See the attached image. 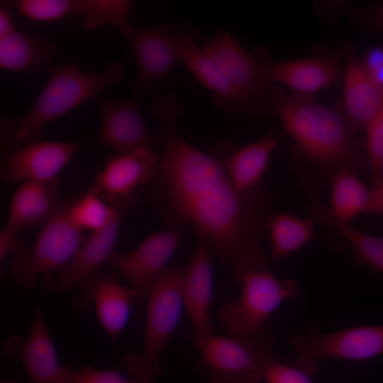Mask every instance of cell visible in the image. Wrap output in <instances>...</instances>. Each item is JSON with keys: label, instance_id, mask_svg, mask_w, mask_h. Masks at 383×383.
I'll return each mask as SVG.
<instances>
[{"label": "cell", "instance_id": "f546056e", "mask_svg": "<svg viewBox=\"0 0 383 383\" xmlns=\"http://www.w3.org/2000/svg\"><path fill=\"white\" fill-rule=\"evenodd\" d=\"M10 4L30 20L53 22L72 13L74 0H18Z\"/></svg>", "mask_w": 383, "mask_h": 383}, {"label": "cell", "instance_id": "30bf717a", "mask_svg": "<svg viewBox=\"0 0 383 383\" xmlns=\"http://www.w3.org/2000/svg\"><path fill=\"white\" fill-rule=\"evenodd\" d=\"M136 192L131 196L116 199L114 211L109 221L100 229L92 231L84 240L74 257L55 275H48L42 280V287L56 294L70 289L89 272L104 263L113 252L121 223L125 214L135 204Z\"/></svg>", "mask_w": 383, "mask_h": 383}, {"label": "cell", "instance_id": "52a82bcc", "mask_svg": "<svg viewBox=\"0 0 383 383\" xmlns=\"http://www.w3.org/2000/svg\"><path fill=\"white\" fill-rule=\"evenodd\" d=\"M240 296L228 301L220 313L229 335L248 338L264 328V324L287 300L297 299L301 292L292 279H280L266 269L245 274Z\"/></svg>", "mask_w": 383, "mask_h": 383}, {"label": "cell", "instance_id": "7402d4cb", "mask_svg": "<svg viewBox=\"0 0 383 383\" xmlns=\"http://www.w3.org/2000/svg\"><path fill=\"white\" fill-rule=\"evenodd\" d=\"M59 181H27L13 194L6 226L20 233L25 228L43 225L54 211Z\"/></svg>", "mask_w": 383, "mask_h": 383}, {"label": "cell", "instance_id": "8992f818", "mask_svg": "<svg viewBox=\"0 0 383 383\" xmlns=\"http://www.w3.org/2000/svg\"><path fill=\"white\" fill-rule=\"evenodd\" d=\"M73 199L60 198L51 216L42 225L31 250L23 257H13L11 274L23 288L32 289L39 276L62 269L84 241L82 231L70 216Z\"/></svg>", "mask_w": 383, "mask_h": 383}, {"label": "cell", "instance_id": "d6a6232c", "mask_svg": "<svg viewBox=\"0 0 383 383\" xmlns=\"http://www.w3.org/2000/svg\"><path fill=\"white\" fill-rule=\"evenodd\" d=\"M265 383H313L310 376L297 368L278 362L276 359L267 367L265 376Z\"/></svg>", "mask_w": 383, "mask_h": 383}, {"label": "cell", "instance_id": "e575fe53", "mask_svg": "<svg viewBox=\"0 0 383 383\" xmlns=\"http://www.w3.org/2000/svg\"><path fill=\"white\" fill-rule=\"evenodd\" d=\"M364 64L374 82L383 94V48L378 47L369 50Z\"/></svg>", "mask_w": 383, "mask_h": 383}, {"label": "cell", "instance_id": "2e32d148", "mask_svg": "<svg viewBox=\"0 0 383 383\" xmlns=\"http://www.w3.org/2000/svg\"><path fill=\"white\" fill-rule=\"evenodd\" d=\"M4 351L22 363L30 383H64L63 366L60 365L40 309L34 311L26 339L18 335L11 336L4 343Z\"/></svg>", "mask_w": 383, "mask_h": 383}, {"label": "cell", "instance_id": "603a6c76", "mask_svg": "<svg viewBox=\"0 0 383 383\" xmlns=\"http://www.w3.org/2000/svg\"><path fill=\"white\" fill-rule=\"evenodd\" d=\"M57 52L56 45L45 35L16 29L0 37V67L12 72L32 74L48 70Z\"/></svg>", "mask_w": 383, "mask_h": 383}, {"label": "cell", "instance_id": "836d02e7", "mask_svg": "<svg viewBox=\"0 0 383 383\" xmlns=\"http://www.w3.org/2000/svg\"><path fill=\"white\" fill-rule=\"evenodd\" d=\"M19 232L6 226L0 232V261L13 252L15 257L26 255L29 250L24 242L18 237Z\"/></svg>", "mask_w": 383, "mask_h": 383}, {"label": "cell", "instance_id": "8d00e7d4", "mask_svg": "<svg viewBox=\"0 0 383 383\" xmlns=\"http://www.w3.org/2000/svg\"><path fill=\"white\" fill-rule=\"evenodd\" d=\"M15 30L11 13L4 6H1L0 8V37L5 36Z\"/></svg>", "mask_w": 383, "mask_h": 383}, {"label": "cell", "instance_id": "d590c367", "mask_svg": "<svg viewBox=\"0 0 383 383\" xmlns=\"http://www.w3.org/2000/svg\"><path fill=\"white\" fill-rule=\"evenodd\" d=\"M366 213L383 214V182L370 190V196Z\"/></svg>", "mask_w": 383, "mask_h": 383}, {"label": "cell", "instance_id": "74e56055", "mask_svg": "<svg viewBox=\"0 0 383 383\" xmlns=\"http://www.w3.org/2000/svg\"><path fill=\"white\" fill-rule=\"evenodd\" d=\"M372 20L377 27L383 30V3L374 9Z\"/></svg>", "mask_w": 383, "mask_h": 383}, {"label": "cell", "instance_id": "4dcf8cb0", "mask_svg": "<svg viewBox=\"0 0 383 383\" xmlns=\"http://www.w3.org/2000/svg\"><path fill=\"white\" fill-rule=\"evenodd\" d=\"M366 128L367 161L375 186L383 182V101Z\"/></svg>", "mask_w": 383, "mask_h": 383}, {"label": "cell", "instance_id": "83f0119b", "mask_svg": "<svg viewBox=\"0 0 383 383\" xmlns=\"http://www.w3.org/2000/svg\"><path fill=\"white\" fill-rule=\"evenodd\" d=\"M131 1L128 0H74L73 15H81L82 27L86 30L109 25L124 33L131 26L127 22Z\"/></svg>", "mask_w": 383, "mask_h": 383}, {"label": "cell", "instance_id": "7c38bea8", "mask_svg": "<svg viewBox=\"0 0 383 383\" xmlns=\"http://www.w3.org/2000/svg\"><path fill=\"white\" fill-rule=\"evenodd\" d=\"M181 231L179 227H171L152 234L131 252H113L104 264L121 272L135 292V300L147 304L155 280L178 245Z\"/></svg>", "mask_w": 383, "mask_h": 383}, {"label": "cell", "instance_id": "277c9868", "mask_svg": "<svg viewBox=\"0 0 383 383\" xmlns=\"http://www.w3.org/2000/svg\"><path fill=\"white\" fill-rule=\"evenodd\" d=\"M187 267H165L150 290L141 350L127 354L123 360L128 375L139 383H153L162 372L160 358L184 306L182 285Z\"/></svg>", "mask_w": 383, "mask_h": 383}, {"label": "cell", "instance_id": "8fae6325", "mask_svg": "<svg viewBox=\"0 0 383 383\" xmlns=\"http://www.w3.org/2000/svg\"><path fill=\"white\" fill-rule=\"evenodd\" d=\"M179 33L175 27L158 25L150 28L130 27L122 33L136 58L138 75L135 92L152 89L182 62Z\"/></svg>", "mask_w": 383, "mask_h": 383}, {"label": "cell", "instance_id": "ffe728a7", "mask_svg": "<svg viewBox=\"0 0 383 383\" xmlns=\"http://www.w3.org/2000/svg\"><path fill=\"white\" fill-rule=\"evenodd\" d=\"M344 83L346 122L355 133L366 128L378 112L383 94L374 82L365 64L349 50L345 53Z\"/></svg>", "mask_w": 383, "mask_h": 383}, {"label": "cell", "instance_id": "ba28073f", "mask_svg": "<svg viewBox=\"0 0 383 383\" xmlns=\"http://www.w3.org/2000/svg\"><path fill=\"white\" fill-rule=\"evenodd\" d=\"M202 49L232 86L240 111L257 114L269 111L275 86L265 75V54L247 51L226 30L215 33Z\"/></svg>", "mask_w": 383, "mask_h": 383}, {"label": "cell", "instance_id": "9c48e42d", "mask_svg": "<svg viewBox=\"0 0 383 383\" xmlns=\"http://www.w3.org/2000/svg\"><path fill=\"white\" fill-rule=\"evenodd\" d=\"M296 358L295 367L311 376L321 358L365 360L383 354V325L348 328L329 333L316 329L289 340Z\"/></svg>", "mask_w": 383, "mask_h": 383}, {"label": "cell", "instance_id": "7a4b0ae2", "mask_svg": "<svg viewBox=\"0 0 383 383\" xmlns=\"http://www.w3.org/2000/svg\"><path fill=\"white\" fill-rule=\"evenodd\" d=\"M49 77L30 109L17 120L1 112L2 155L43 139L41 131L49 122L63 116L124 75L122 64L109 62L98 72H87L74 64L52 66Z\"/></svg>", "mask_w": 383, "mask_h": 383}, {"label": "cell", "instance_id": "484cf974", "mask_svg": "<svg viewBox=\"0 0 383 383\" xmlns=\"http://www.w3.org/2000/svg\"><path fill=\"white\" fill-rule=\"evenodd\" d=\"M271 233V258L278 261L299 249L315 235L313 219L302 220L290 213L273 217L267 223Z\"/></svg>", "mask_w": 383, "mask_h": 383}, {"label": "cell", "instance_id": "d6986e66", "mask_svg": "<svg viewBox=\"0 0 383 383\" xmlns=\"http://www.w3.org/2000/svg\"><path fill=\"white\" fill-rule=\"evenodd\" d=\"M263 70L270 82H281L302 95L331 86L340 71L336 60L328 57L278 62L265 57Z\"/></svg>", "mask_w": 383, "mask_h": 383}, {"label": "cell", "instance_id": "f1b7e54d", "mask_svg": "<svg viewBox=\"0 0 383 383\" xmlns=\"http://www.w3.org/2000/svg\"><path fill=\"white\" fill-rule=\"evenodd\" d=\"M114 211L113 203L106 204L101 197L89 192L74 196L70 209L71 220L82 231H96L102 228Z\"/></svg>", "mask_w": 383, "mask_h": 383}, {"label": "cell", "instance_id": "9a60e30c", "mask_svg": "<svg viewBox=\"0 0 383 383\" xmlns=\"http://www.w3.org/2000/svg\"><path fill=\"white\" fill-rule=\"evenodd\" d=\"M138 93L122 100L101 99V126L98 143L118 153L140 147L152 148L157 138L150 131L141 114Z\"/></svg>", "mask_w": 383, "mask_h": 383}, {"label": "cell", "instance_id": "1f68e13d", "mask_svg": "<svg viewBox=\"0 0 383 383\" xmlns=\"http://www.w3.org/2000/svg\"><path fill=\"white\" fill-rule=\"evenodd\" d=\"M62 379L64 383H139L117 371L96 370L90 366L76 372L63 366Z\"/></svg>", "mask_w": 383, "mask_h": 383}, {"label": "cell", "instance_id": "e0dca14e", "mask_svg": "<svg viewBox=\"0 0 383 383\" xmlns=\"http://www.w3.org/2000/svg\"><path fill=\"white\" fill-rule=\"evenodd\" d=\"M159 159L152 148L140 147L108 157L91 192L110 203L131 196L154 176Z\"/></svg>", "mask_w": 383, "mask_h": 383}, {"label": "cell", "instance_id": "5b68a950", "mask_svg": "<svg viewBox=\"0 0 383 383\" xmlns=\"http://www.w3.org/2000/svg\"><path fill=\"white\" fill-rule=\"evenodd\" d=\"M274 342L265 328L248 338L212 333L196 345L200 353L196 368L206 374L208 383H262L275 360Z\"/></svg>", "mask_w": 383, "mask_h": 383}, {"label": "cell", "instance_id": "44dd1931", "mask_svg": "<svg viewBox=\"0 0 383 383\" xmlns=\"http://www.w3.org/2000/svg\"><path fill=\"white\" fill-rule=\"evenodd\" d=\"M276 144V138L270 133L262 139L235 151L228 144L229 152H227L224 143L218 147L214 155L222 162L235 189L243 193L260 184Z\"/></svg>", "mask_w": 383, "mask_h": 383}, {"label": "cell", "instance_id": "ac0fdd59", "mask_svg": "<svg viewBox=\"0 0 383 383\" xmlns=\"http://www.w3.org/2000/svg\"><path fill=\"white\" fill-rule=\"evenodd\" d=\"M210 256L207 245L199 240L182 285L183 304L192 323V340L196 346L213 333L210 306L213 282Z\"/></svg>", "mask_w": 383, "mask_h": 383}, {"label": "cell", "instance_id": "3957f363", "mask_svg": "<svg viewBox=\"0 0 383 383\" xmlns=\"http://www.w3.org/2000/svg\"><path fill=\"white\" fill-rule=\"evenodd\" d=\"M269 111L277 115L312 162L354 173L365 168L368 161L346 121L309 95L285 96L275 87Z\"/></svg>", "mask_w": 383, "mask_h": 383}, {"label": "cell", "instance_id": "cb8c5ba5", "mask_svg": "<svg viewBox=\"0 0 383 383\" xmlns=\"http://www.w3.org/2000/svg\"><path fill=\"white\" fill-rule=\"evenodd\" d=\"M302 187L309 198L312 218L345 238L353 248L357 262L374 272L383 273V238L359 231L337 218L309 184L302 182Z\"/></svg>", "mask_w": 383, "mask_h": 383}, {"label": "cell", "instance_id": "4fadbf2b", "mask_svg": "<svg viewBox=\"0 0 383 383\" xmlns=\"http://www.w3.org/2000/svg\"><path fill=\"white\" fill-rule=\"evenodd\" d=\"M81 145L69 142L42 140L3 155L0 175L12 184L27 181H50L70 162Z\"/></svg>", "mask_w": 383, "mask_h": 383}, {"label": "cell", "instance_id": "5bb4252c", "mask_svg": "<svg viewBox=\"0 0 383 383\" xmlns=\"http://www.w3.org/2000/svg\"><path fill=\"white\" fill-rule=\"evenodd\" d=\"M76 307L82 310L84 302H94L100 324L113 342H116L127 323L131 303L136 299L131 288L123 286L116 274H104L97 268L83 277Z\"/></svg>", "mask_w": 383, "mask_h": 383}, {"label": "cell", "instance_id": "4316f807", "mask_svg": "<svg viewBox=\"0 0 383 383\" xmlns=\"http://www.w3.org/2000/svg\"><path fill=\"white\" fill-rule=\"evenodd\" d=\"M370 196V190L354 172L340 170L334 179L330 210L337 218L347 223L366 213Z\"/></svg>", "mask_w": 383, "mask_h": 383}, {"label": "cell", "instance_id": "f35d334b", "mask_svg": "<svg viewBox=\"0 0 383 383\" xmlns=\"http://www.w3.org/2000/svg\"><path fill=\"white\" fill-rule=\"evenodd\" d=\"M2 383H15V382L11 380H4L2 381Z\"/></svg>", "mask_w": 383, "mask_h": 383}, {"label": "cell", "instance_id": "6da1fadb", "mask_svg": "<svg viewBox=\"0 0 383 383\" xmlns=\"http://www.w3.org/2000/svg\"><path fill=\"white\" fill-rule=\"evenodd\" d=\"M184 106L171 92L156 97L150 112L163 126V151L144 192L172 227L191 224L211 254L232 266L240 284L249 272L266 269L262 245L268 201L258 184L239 192L222 162L187 142L177 123Z\"/></svg>", "mask_w": 383, "mask_h": 383}, {"label": "cell", "instance_id": "d4e9b609", "mask_svg": "<svg viewBox=\"0 0 383 383\" xmlns=\"http://www.w3.org/2000/svg\"><path fill=\"white\" fill-rule=\"evenodd\" d=\"M182 62L192 74L213 93L215 103L229 113L240 111L232 86L212 59L196 44L191 31L179 33Z\"/></svg>", "mask_w": 383, "mask_h": 383}]
</instances>
